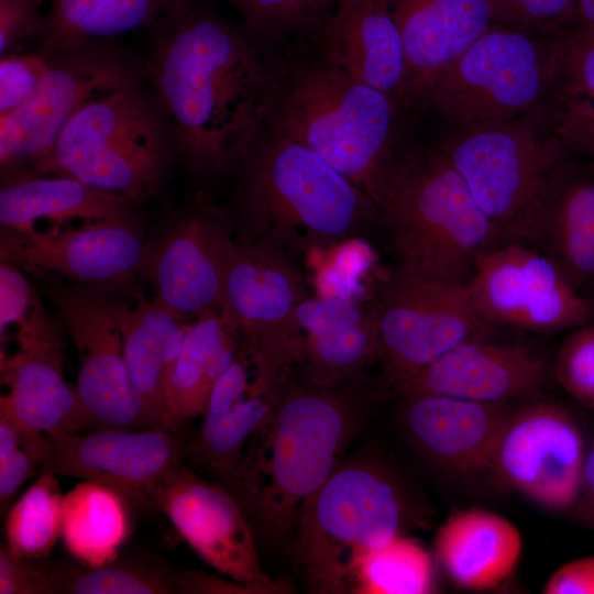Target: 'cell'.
<instances>
[{"instance_id":"6da1fadb","label":"cell","mask_w":594,"mask_h":594,"mask_svg":"<svg viewBox=\"0 0 594 594\" xmlns=\"http://www.w3.org/2000/svg\"><path fill=\"white\" fill-rule=\"evenodd\" d=\"M213 0H176L150 28L146 79L196 175L234 167L265 129L275 56Z\"/></svg>"},{"instance_id":"7a4b0ae2","label":"cell","mask_w":594,"mask_h":594,"mask_svg":"<svg viewBox=\"0 0 594 594\" xmlns=\"http://www.w3.org/2000/svg\"><path fill=\"white\" fill-rule=\"evenodd\" d=\"M350 381L321 387L290 377L238 464L221 481L255 539L287 544L306 499L360 431L366 406Z\"/></svg>"},{"instance_id":"3957f363","label":"cell","mask_w":594,"mask_h":594,"mask_svg":"<svg viewBox=\"0 0 594 594\" xmlns=\"http://www.w3.org/2000/svg\"><path fill=\"white\" fill-rule=\"evenodd\" d=\"M304 42L275 56L265 128L314 152L378 207L406 146L405 112L394 98L361 84ZM378 209V208H377Z\"/></svg>"},{"instance_id":"277c9868","label":"cell","mask_w":594,"mask_h":594,"mask_svg":"<svg viewBox=\"0 0 594 594\" xmlns=\"http://www.w3.org/2000/svg\"><path fill=\"white\" fill-rule=\"evenodd\" d=\"M234 167L235 240L307 253L362 235L381 221L364 191L314 152L267 128Z\"/></svg>"},{"instance_id":"5b68a950","label":"cell","mask_w":594,"mask_h":594,"mask_svg":"<svg viewBox=\"0 0 594 594\" xmlns=\"http://www.w3.org/2000/svg\"><path fill=\"white\" fill-rule=\"evenodd\" d=\"M411 520L398 477L380 460L358 454L342 459L306 499L285 547L311 593H349L360 561L404 535Z\"/></svg>"},{"instance_id":"8992f818","label":"cell","mask_w":594,"mask_h":594,"mask_svg":"<svg viewBox=\"0 0 594 594\" xmlns=\"http://www.w3.org/2000/svg\"><path fill=\"white\" fill-rule=\"evenodd\" d=\"M377 208L399 264L426 275L469 283L477 258L507 242L436 145L407 148Z\"/></svg>"},{"instance_id":"52a82bcc","label":"cell","mask_w":594,"mask_h":594,"mask_svg":"<svg viewBox=\"0 0 594 594\" xmlns=\"http://www.w3.org/2000/svg\"><path fill=\"white\" fill-rule=\"evenodd\" d=\"M175 152L164 110L141 85L85 105L26 174L73 177L136 206L156 191Z\"/></svg>"},{"instance_id":"ba28073f","label":"cell","mask_w":594,"mask_h":594,"mask_svg":"<svg viewBox=\"0 0 594 594\" xmlns=\"http://www.w3.org/2000/svg\"><path fill=\"white\" fill-rule=\"evenodd\" d=\"M559 34L494 23L438 76L417 112L431 110L451 132L541 112L556 94Z\"/></svg>"},{"instance_id":"9c48e42d","label":"cell","mask_w":594,"mask_h":594,"mask_svg":"<svg viewBox=\"0 0 594 594\" xmlns=\"http://www.w3.org/2000/svg\"><path fill=\"white\" fill-rule=\"evenodd\" d=\"M541 118L451 132L436 145L507 242L522 241L532 206L570 153L551 127L542 131Z\"/></svg>"},{"instance_id":"30bf717a","label":"cell","mask_w":594,"mask_h":594,"mask_svg":"<svg viewBox=\"0 0 594 594\" xmlns=\"http://www.w3.org/2000/svg\"><path fill=\"white\" fill-rule=\"evenodd\" d=\"M46 56L48 68L35 94L0 118L1 177L30 173L85 105L146 79L145 65L108 40L79 42Z\"/></svg>"},{"instance_id":"8fae6325","label":"cell","mask_w":594,"mask_h":594,"mask_svg":"<svg viewBox=\"0 0 594 594\" xmlns=\"http://www.w3.org/2000/svg\"><path fill=\"white\" fill-rule=\"evenodd\" d=\"M375 308L388 386L414 375L461 342L493 336L475 314L468 283L409 270L387 271L376 288Z\"/></svg>"},{"instance_id":"7c38bea8","label":"cell","mask_w":594,"mask_h":594,"mask_svg":"<svg viewBox=\"0 0 594 594\" xmlns=\"http://www.w3.org/2000/svg\"><path fill=\"white\" fill-rule=\"evenodd\" d=\"M222 318L251 355L293 366L301 363L304 336L297 308L304 276L287 251L260 241L233 240L226 258Z\"/></svg>"},{"instance_id":"4fadbf2b","label":"cell","mask_w":594,"mask_h":594,"mask_svg":"<svg viewBox=\"0 0 594 594\" xmlns=\"http://www.w3.org/2000/svg\"><path fill=\"white\" fill-rule=\"evenodd\" d=\"M468 284L475 314L495 329L547 336L594 321V301L547 256L521 242L484 252Z\"/></svg>"},{"instance_id":"5bb4252c","label":"cell","mask_w":594,"mask_h":594,"mask_svg":"<svg viewBox=\"0 0 594 594\" xmlns=\"http://www.w3.org/2000/svg\"><path fill=\"white\" fill-rule=\"evenodd\" d=\"M46 294L77 351L76 387L91 425L146 427L124 354L125 300L114 289L78 284H51Z\"/></svg>"},{"instance_id":"9a60e30c","label":"cell","mask_w":594,"mask_h":594,"mask_svg":"<svg viewBox=\"0 0 594 594\" xmlns=\"http://www.w3.org/2000/svg\"><path fill=\"white\" fill-rule=\"evenodd\" d=\"M232 234L231 218L199 194L146 243L139 276L160 302L184 317L205 309L221 315Z\"/></svg>"},{"instance_id":"2e32d148","label":"cell","mask_w":594,"mask_h":594,"mask_svg":"<svg viewBox=\"0 0 594 594\" xmlns=\"http://www.w3.org/2000/svg\"><path fill=\"white\" fill-rule=\"evenodd\" d=\"M46 436L47 450L37 475L99 482L143 508H155L157 492L187 459V443L167 430L107 428Z\"/></svg>"},{"instance_id":"e0dca14e","label":"cell","mask_w":594,"mask_h":594,"mask_svg":"<svg viewBox=\"0 0 594 594\" xmlns=\"http://www.w3.org/2000/svg\"><path fill=\"white\" fill-rule=\"evenodd\" d=\"M585 452L572 415L556 403L535 402L512 413L491 466L539 507L564 513L579 503Z\"/></svg>"},{"instance_id":"ac0fdd59","label":"cell","mask_w":594,"mask_h":594,"mask_svg":"<svg viewBox=\"0 0 594 594\" xmlns=\"http://www.w3.org/2000/svg\"><path fill=\"white\" fill-rule=\"evenodd\" d=\"M136 220L84 222L20 232L1 228L0 256L38 275H57L75 284L124 290L134 282L145 252Z\"/></svg>"},{"instance_id":"d6986e66","label":"cell","mask_w":594,"mask_h":594,"mask_svg":"<svg viewBox=\"0 0 594 594\" xmlns=\"http://www.w3.org/2000/svg\"><path fill=\"white\" fill-rule=\"evenodd\" d=\"M155 508L216 571L258 594L292 592L286 581L273 580L262 570L251 525L222 485L209 483L183 465L157 492Z\"/></svg>"},{"instance_id":"ffe728a7","label":"cell","mask_w":594,"mask_h":594,"mask_svg":"<svg viewBox=\"0 0 594 594\" xmlns=\"http://www.w3.org/2000/svg\"><path fill=\"white\" fill-rule=\"evenodd\" d=\"M547 378V362L531 348L482 336L461 342L393 388L402 397L433 394L508 404L536 396Z\"/></svg>"},{"instance_id":"44dd1931","label":"cell","mask_w":594,"mask_h":594,"mask_svg":"<svg viewBox=\"0 0 594 594\" xmlns=\"http://www.w3.org/2000/svg\"><path fill=\"white\" fill-rule=\"evenodd\" d=\"M521 243L594 301V162L566 155L532 206Z\"/></svg>"},{"instance_id":"7402d4cb","label":"cell","mask_w":594,"mask_h":594,"mask_svg":"<svg viewBox=\"0 0 594 594\" xmlns=\"http://www.w3.org/2000/svg\"><path fill=\"white\" fill-rule=\"evenodd\" d=\"M290 377L263 367L239 344L210 393L197 438L187 443V459L222 481L273 411Z\"/></svg>"},{"instance_id":"603a6c76","label":"cell","mask_w":594,"mask_h":594,"mask_svg":"<svg viewBox=\"0 0 594 594\" xmlns=\"http://www.w3.org/2000/svg\"><path fill=\"white\" fill-rule=\"evenodd\" d=\"M404 44V111H417L432 82L494 24L488 0H381Z\"/></svg>"},{"instance_id":"cb8c5ba5","label":"cell","mask_w":594,"mask_h":594,"mask_svg":"<svg viewBox=\"0 0 594 594\" xmlns=\"http://www.w3.org/2000/svg\"><path fill=\"white\" fill-rule=\"evenodd\" d=\"M402 398L399 424L424 457L457 472L491 466L501 433L513 413L508 404L433 394Z\"/></svg>"},{"instance_id":"d4e9b609","label":"cell","mask_w":594,"mask_h":594,"mask_svg":"<svg viewBox=\"0 0 594 594\" xmlns=\"http://www.w3.org/2000/svg\"><path fill=\"white\" fill-rule=\"evenodd\" d=\"M309 42L327 62L400 105L404 44L381 0H339Z\"/></svg>"},{"instance_id":"484cf974","label":"cell","mask_w":594,"mask_h":594,"mask_svg":"<svg viewBox=\"0 0 594 594\" xmlns=\"http://www.w3.org/2000/svg\"><path fill=\"white\" fill-rule=\"evenodd\" d=\"M296 317L304 336L305 380L314 385H339L382 359L374 304L307 297L299 304Z\"/></svg>"},{"instance_id":"4316f807","label":"cell","mask_w":594,"mask_h":594,"mask_svg":"<svg viewBox=\"0 0 594 594\" xmlns=\"http://www.w3.org/2000/svg\"><path fill=\"white\" fill-rule=\"evenodd\" d=\"M66 353L1 352L0 378L6 393L0 409L24 429L37 433L79 432L91 425L77 387L64 376Z\"/></svg>"},{"instance_id":"83f0119b","label":"cell","mask_w":594,"mask_h":594,"mask_svg":"<svg viewBox=\"0 0 594 594\" xmlns=\"http://www.w3.org/2000/svg\"><path fill=\"white\" fill-rule=\"evenodd\" d=\"M134 298L122 314L125 361L146 427L167 430L172 372L190 322L155 297Z\"/></svg>"},{"instance_id":"f1b7e54d","label":"cell","mask_w":594,"mask_h":594,"mask_svg":"<svg viewBox=\"0 0 594 594\" xmlns=\"http://www.w3.org/2000/svg\"><path fill=\"white\" fill-rule=\"evenodd\" d=\"M438 562L458 586L498 587L513 572L522 549L519 530L505 517L472 508L452 513L433 538Z\"/></svg>"},{"instance_id":"f546056e","label":"cell","mask_w":594,"mask_h":594,"mask_svg":"<svg viewBox=\"0 0 594 594\" xmlns=\"http://www.w3.org/2000/svg\"><path fill=\"white\" fill-rule=\"evenodd\" d=\"M134 205L125 198L59 175L13 174L1 177L0 224L28 232L38 220L61 226L84 222L136 220Z\"/></svg>"},{"instance_id":"4dcf8cb0","label":"cell","mask_w":594,"mask_h":594,"mask_svg":"<svg viewBox=\"0 0 594 594\" xmlns=\"http://www.w3.org/2000/svg\"><path fill=\"white\" fill-rule=\"evenodd\" d=\"M240 344L238 330L212 309L196 315L186 329L174 364L169 387L167 430L201 416L210 393L234 360Z\"/></svg>"},{"instance_id":"1f68e13d","label":"cell","mask_w":594,"mask_h":594,"mask_svg":"<svg viewBox=\"0 0 594 594\" xmlns=\"http://www.w3.org/2000/svg\"><path fill=\"white\" fill-rule=\"evenodd\" d=\"M128 502L114 490L82 481L63 498L62 534L66 549L87 566L117 560L130 531Z\"/></svg>"},{"instance_id":"d6a6232c","label":"cell","mask_w":594,"mask_h":594,"mask_svg":"<svg viewBox=\"0 0 594 594\" xmlns=\"http://www.w3.org/2000/svg\"><path fill=\"white\" fill-rule=\"evenodd\" d=\"M176 0H52L40 36L44 55L89 40L151 28Z\"/></svg>"},{"instance_id":"836d02e7","label":"cell","mask_w":594,"mask_h":594,"mask_svg":"<svg viewBox=\"0 0 594 594\" xmlns=\"http://www.w3.org/2000/svg\"><path fill=\"white\" fill-rule=\"evenodd\" d=\"M431 554L416 539L400 535L369 552L358 564L351 592L426 594L435 591Z\"/></svg>"},{"instance_id":"e575fe53","label":"cell","mask_w":594,"mask_h":594,"mask_svg":"<svg viewBox=\"0 0 594 594\" xmlns=\"http://www.w3.org/2000/svg\"><path fill=\"white\" fill-rule=\"evenodd\" d=\"M42 304L16 265L0 263V336L15 328L20 350L66 353L65 326Z\"/></svg>"},{"instance_id":"d590c367","label":"cell","mask_w":594,"mask_h":594,"mask_svg":"<svg viewBox=\"0 0 594 594\" xmlns=\"http://www.w3.org/2000/svg\"><path fill=\"white\" fill-rule=\"evenodd\" d=\"M7 514L9 549L24 558H46L62 534L63 498L58 476L38 474Z\"/></svg>"},{"instance_id":"8d00e7d4","label":"cell","mask_w":594,"mask_h":594,"mask_svg":"<svg viewBox=\"0 0 594 594\" xmlns=\"http://www.w3.org/2000/svg\"><path fill=\"white\" fill-rule=\"evenodd\" d=\"M241 14L243 25L267 48L309 41L337 0H223Z\"/></svg>"},{"instance_id":"74e56055","label":"cell","mask_w":594,"mask_h":594,"mask_svg":"<svg viewBox=\"0 0 594 594\" xmlns=\"http://www.w3.org/2000/svg\"><path fill=\"white\" fill-rule=\"evenodd\" d=\"M56 593L66 594H175L173 570L136 562L99 566H53Z\"/></svg>"},{"instance_id":"f35d334b","label":"cell","mask_w":594,"mask_h":594,"mask_svg":"<svg viewBox=\"0 0 594 594\" xmlns=\"http://www.w3.org/2000/svg\"><path fill=\"white\" fill-rule=\"evenodd\" d=\"M552 374L574 400L594 410V321L566 332Z\"/></svg>"},{"instance_id":"ab89813d","label":"cell","mask_w":594,"mask_h":594,"mask_svg":"<svg viewBox=\"0 0 594 594\" xmlns=\"http://www.w3.org/2000/svg\"><path fill=\"white\" fill-rule=\"evenodd\" d=\"M554 95L594 99V28L575 23L559 33Z\"/></svg>"},{"instance_id":"60d3db41","label":"cell","mask_w":594,"mask_h":594,"mask_svg":"<svg viewBox=\"0 0 594 594\" xmlns=\"http://www.w3.org/2000/svg\"><path fill=\"white\" fill-rule=\"evenodd\" d=\"M494 23L546 35L576 23V0H488Z\"/></svg>"},{"instance_id":"b9f144b4","label":"cell","mask_w":594,"mask_h":594,"mask_svg":"<svg viewBox=\"0 0 594 594\" xmlns=\"http://www.w3.org/2000/svg\"><path fill=\"white\" fill-rule=\"evenodd\" d=\"M48 68L47 56L41 52L1 56L0 62V118L12 113L37 90Z\"/></svg>"},{"instance_id":"7bdbcfd3","label":"cell","mask_w":594,"mask_h":594,"mask_svg":"<svg viewBox=\"0 0 594 594\" xmlns=\"http://www.w3.org/2000/svg\"><path fill=\"white\" fill-rule=\"evenodd\" d=\"M550 127L572 154L594 162V99L554 96Z\"/></svg>"},{"instance_id":"ee69618b","label":"cell","mask_w":594,"mask_h":594,"mask_svg":"<svg viewBox=\"0 0 594 594\" xmlns=\"http://www.w3.org/2000/svg\"><path fill=\"white\" fill-rule=\"evenodd\" d=\"M31 559L0 547V594H56L53 566L40 568Z\"/></svg>"},{"instance_id":"f6af8a7d","label":"cell","mask_w":594,"mask_h":594,"mask_svg":"<svg viewBox=\"0 0 594 594\" xmlns=\"http://www.w3.org/2000/svg\"><path fill=\"white\" fill-rule=\"evenodd\" d=\"M44 20L41 0H0V55L18 52L29 38H40Z\"/></svg>"},{"instance_id":"bcb514c9","label":"cell","mask_w":594,"mask_h":594,"mask_svg":"<svg viewBox=\"0 0 594 594\" xmlns=\"http://www.w3.org/2000/svg\"><path fill=\"white\" fill-rule=\"evenodd\" d=\"M47 450V436L23 429L21 446L0 463V505L9 503L20 486L36 474Z\"/></svg>"},{"instance_id":"7dc6e473","label":"cell","mask_w":594,"mask_h":594,"mask_svg":"<svg viewBox=\"0 0 594 594\" xmlns=\"http://www.w3.org/2000/svg\"><path fill=\"white\" fill-rule=\"evenodd\" d=\"M546 594H594V557L572 560L557 569L542 590Z\"/></svg>"},{"instance_id":"c3c4849f","label":"cell","mask_w":594,"mask_h":594,"mask_svg":"<svg viewBox=\"0 0 594 594\" xmlns=\"http://www.w3.org/2000/svg\"><path fill=\"white\" fill-rule=\"evenodd\" d=\"M176 593L180 594H258L256 590L233 580H224L204 571H173Z\"/></svg>"},{"instance_id":"681fc988","label":"cell","mask_w":594,"mask_h":594,"mask_svg":"<svg viewBox=\"0 0 594 594\" xmlns=\"http://www.w3.org/2000/svg\"><path fill=\"white\" fill-rule=\"evenodd\" d=\"M585 516L594 522V440L585 452L581 495L578 503Z\"/></svg>"},{"instance_id":"f907efd6","label":"cell","mask_w":594,"mask_h":594,"mask_svg":"<svg viewBox=\"0 0 594 594\" xmlns=\"http://www.w3.org/2000/svg\"><path fill=\"white\" fill-rule=\"evenodd\" d=\"M576 23L594 28V0H576Z\"/></svg>"},{"instance_id":"816d5d0a","label":"cell","mask_w":594,"mask_h":594,"mask_svg":"<svg viewBox=\"0 0 594 594\" xmlns=\"http://www.w3.org/2000/svg\"><path fill=\"white\" fill-rule=\"evenodd\" d=\"M338 1H339V0H337V2H338Z\"/></svg>"}]
</instances>
